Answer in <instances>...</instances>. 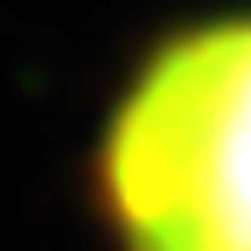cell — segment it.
<instances>
[{
  "mask_svg": "<svg viewBox=\"0 0 251 251\" xmlns=\"http://www.w3.org/2000/svg\"><path fill=\"white\" fill-rule=\"evenodd\" d=\"M119 251H251V14L153 49L98 140Z\"/></svg>",
  "mask_w": 251,
  "mask_h": 251,
  "instance_id": "cell-1",
  "label": "cell"
}]
</instances>
